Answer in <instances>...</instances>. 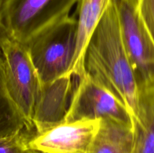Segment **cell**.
<instances>
[{
    "label": "cell",
    "mask_w": 154,
    "mask_h": 153,
    "mask_svg": "<svg viewBox=\"0 0 154 153\" xmlns=\"http://www.w3.org/2000/svg\"><path fill=\"white\" fill-rule=\"evenodd\" d=\"M84 65L86 73L106 87L125 105L133 122L139 91L123 44L113 0L89 40Z\"/></svg>",
    "instance_id": "obj_1"
},
{
    "label": "cell",
    "mask_w": 154,
    "mask_h": 153,
    "mask_svg": "<svg viewBox=\"0 0 154 153\" xmlns=\"http://www.w3.org/2000/svg\"><path fill=\"white\" fill-rule=\"evenodd\" d=\"M76 37L77 18L70 15L24 44L41 84L69 73L75 54Z\"/></svg>",
    "instance_id": "obj_2"
},
{
    "label": "cell",
    "mask_w": 154,
    "mask_h": 153,
    "mask_svg": "<svg viewBox=\"0 0 154 153\" xmlns=\"http://www.w3.org/2000/svg\"><path fill=\"white\" fill-rule=\"evenodd\" d=\"M0 51L11 98L25 120L27 130L35 134L32 120L41 82L28 48L26 44L8 34L2 26L0 27Z\"/></svg>",
    "instance_id": "obj_3"
},
{
    "label": "cell",
    "mask_w": 154,
    "mask_h": 153,
    "mask_svg": "<svg viewBox=\"0 0 154 153\" xmlns=\"http://www.w3.org/2000/svg\"><path fill=\"white\" fill-rule=\"evenodd\" d=\"M78 0H5L2 25L23 44L70 16Z\"/></svg>",
    "instance_id": "obj_4"
},
{
    "label": "cell",
    "mask_w": 154,
    "mask_h": 153,
    "mask_svg": "<svg viewBox=\"0 0 154 153\" xmlns=\"http://www.w3.org/2000/svg\"><path fill=\"white\" fill-rule=\"evenodd\" d=\"M113 1L138 91L154 88V44L140 19L135 0Z\"/></svg>",
    "instance_id": "obj_5"
},
{
    "label": "cell",
    "mask_w": 154,
    "mask_h": 153,
    "mask_svg": "<svg viewBox=\"0 0 154 153\" xmlns=\"http://www.w3.org/2000/svg\"><path fill=\"white\" fill-rule=\"evenodd\" d=\"M82 119L114 120L132 124L125 105L87 73L78 79L74 88L65 122Z\"/></svg>",
    "instance_id": "obj_6"
},
{
    "label": "cell",
    "mask_w": 154,
    "mask_h": 153,
    "mask_svg": "<svg viewBox=\"0 0 154 153\" xmlns=\"http://www.w3.org/2000/svg\"><path fill=\"white\" fill-rule=\"evenodd\" d=\"M100 124V119L63 122L35 134L28 147L44 153H87Z\"/></svg>",
    "instance_id": "obj_7"
},
{
    "label": "cell",
    "mask_w": 154,
    "mask_h": 153,
    "mask_svg": "<svg viewBox=\"0 0 154 153\" xmlns=\"http://www.w3.org/2000/svg\"><path fill=\"white\" fill-rule=\"evenodd\" d=\"M74 76L67 73L41 84L35 101L32 125L39 134L65 122L74 91Z\"/></svg>",
    "instance_id": "obj_8"
},
{
    "label": "cell",
    "mask_w": 154,
    "mask_h": 153,
    "mask_svg": "<svg viewBox=\"0 0 154 153\" xmlns=\"http://www.w3.org/2000/svg\"><path fill=\"white\" fill-rule=\"evenodd\" d=\"M111 0H78L75 51L69 73L79 78L85 74L84 60L86 47L99 20Z\"/></svg>",
    "instance_id": "obj_9"
},
{
    "label": "cell",
    "mask_w": 154,
    "mask_h": 153,
    "mask_svg": "<svg viewBox=\"0 0 154 153\" xmlns=\"http://www.w3.org/2000/svg\"><path fill=\"white\" fill-rule=\"evenodd\" d=\"M132 153H154V88L139 92Z\"/></svg>",
    "instance_id": "obj_10"
},
{
    "label": "cell",
    "mask_w": 154,
    "mask_h": 153,
    "mask_svg": "<svg viewBox=\"0 0 154 153\" xmlns=\"http://www.w3.org/2000/svg\"><path fill=\"white\" fill-rule=\"evenodd\" d=\"M133 126L114 120H101L87 153H132Z\"/></svg>",
    "instance_id": "obj_11"
},
{
    "label": "cell",
    "mask_w": 154,
    "mask_h": 153,
    "mask_svg": "<svg viewBox=\"0 0 154 153\" xmlns=\"http://www.w3.org/2000/svg\"><path fill=\"white\" fill-rule=\"evenodd\" d=\"M24 129L27 130L26 123L8 90L2 56L0 51V137L11 136Z\"/></svg>",
    "instance_id": "obj_12"
},
{
    "label": "cell",
    "mask_w": 154,
    "mask_h": 153,
    "mask_svg": "<svg viewBox=\"0 0 154 153\" xmlns=\"http://www.w3.org/2000/svg\"><path fill=\"white\" fill-rule=\"evenodd\" d=\"M34 134L24 129L11 136L0 137V153H24Z\"/></svg>",
    "instance_id": "obj_13"
},
{
    "label": "cell",
    "mask_w": 154,
    "mask_h": 153,
    "mask_svg": "<svg viewBox=\"0 0 154 153\" xmlns=\"http://www.w3.org/2000/svg\"><path fill=\"white\" fill-rule=\"evenodd\" d=\"M139 17L154 44V0H135Z\"/></svg>",
    "instance_id": "obj_14"
},
{
    "label": "cell",
    "mask_w": 154,
    "mask_h": 153,
    "mask_svg": "<svg viewBox=\"0 0 154 153\" xmlns=\"http://www.w3.org/2000/svg\"><path fill=\"white\" fill-rule=\"evenodd\" d=\"M5 4V0H0V27L2 26V15L3 11H4Z\"/></svg>",
    "instance_id": "obj_15"
},
{
    "label": "cell",
    "mask_w": 154,
    "mask_h": 153,
    "mask_svg": "<svg viewBox=\"0 0 154 153\" xmlns=\"http://www.w3.org/2000/svg\"><path fill=\"white\" fill-rule=\"evenodd\" d=\"M24 153H44V152H40V151H38V150L32 149V148H28L25 152H24Z\"/></svg>",
    "instance_id": "obj_16"
}]
</instances>
